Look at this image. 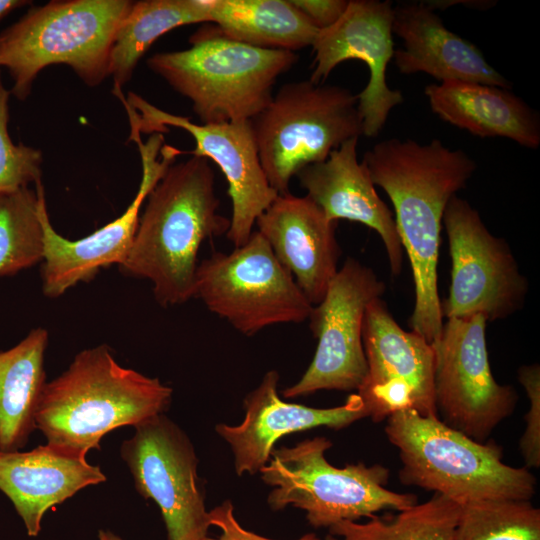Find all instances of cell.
Listing matches in <instances>:
<instances>
[{"label":"cell","instance_id":"603a6c76","mask_svg":"<svg viewBox=\"0 0 540 540\" xmlns=\"http://www.w3.org/2000/svg\"><path fill=\"white\" fill-rule=\"evenodd\" d=\"M431 110L443 121L481 137H502L537 149L540 116L511 89L457 80L425 87Z\"/></svg>","mask_w":540,"mask_h":540},{"label":"cell","instance_id":"5bb4252c","mask_svg":"<svg viewBox=\"0 0 540 540\" xmlns=\"http://www.w3.org/2000/svg\"><path fill=\"white\" fill-rule=\"evenodd\" d=\"M385 284L375 272L348 257L331 280L323 300L314 305L309 328L318 340L312 362L294 385L283 390L285 398L319 390H357L367 363L362 342L367 306L381 298Z\"/></svg>","mask_w":540,"mask_h":540},{"label":"cell","instance_id":"4fadbf2b","mask_svg":"<svg viewBox=\"0 0 540 540\" xmlns=\"http://www.w3.org/2000/svg\"><path fill=\"white\" fill-rule=\"evenodd\" d=\"M126 108L130 125L140 133L168 132L167 126L187 131L195 141L188 153L213 161L228 183L232 204L227 239L239 247L254 231L258 217L279 195L262 168L250 120L197 124L189 118L166 112L140 95L118 97Z\"/></svg>","mask_w":540,"mask_h":540},{"label":"cell","instance_id":"8992f818","mask_svg":"<svg viewBox=\"0 0 540 540\" xmlns=\"http://www.w3.org/2000/svg\"><path fill=\"white\" fill-rule=\"evenodd\" d=\"M133 2L58 0L30 8L0 32V67L13 81L10 93L24 101L39 72L52 64L68 65L88 86L102 83L115 34Z\"/></svg>","mask_w":540,"mask_h":540},{"label":"cell","instance_id":"44dd1931","mask_svg":"<svg viewBox=\"0 0 540 540\" xmlns=\"http://www.w3.org/2000/svg\"><path fill=\"white\" fill-rule=\"evenodd\" d=\"M86 454L45 444L26 451H0V491L12 502L27 534L41 530L45 513L78 491L105 482Z\"/></svg>","mask_w":540,"mask_h":540},{"label":"cell","instance_id":"8fae6325","mask_svg":"<svg viewBox=\"0 0 540 540\" xmlns=\"http://www.w3.org/2000/svg\"><path fill=\"white\" fill-rule=\"evenodd\" d=\"M486 324L481 315L449 318L432 345L437 413L444 423L478 442L487 441L518 400L512 386L500 385L492 375Z\"/></svg>","mask_w":540,"mask_h":540},{"label":"cell","instance_id":"4316f807","mask_svg":"<svg viewBox=\"0 0 540 540\" xmlns=\"http://www.w3.org/2000/svg\"><path fill=\"white\" fill-rule=\"evenodd\" d=\"M461 503L434 495L397 515L373 516L366 523L341 521L329 528L343 540H455Z\"/></svg>","mask_w":540,"mask_h":540},{"label":"cell","instance_id":"836d02e7","mask_svg":"<svg viewBox=\"0 0 540 540\" xmlns=\"http://www.w3.org/2000/svg\"><path fill=\"white\" fill-rule=\"evenodd\" d=\"M31 3L26 0H0V22L12 11Z\"/></svg>","mask_w":540,"mask_h":540},{"label":"cell","instance_id":"cb8c5ba5","mask_svg":"<svg viewBox=\"0 0 540 540\" xmlns=\"http://www.w3.org/2000/svg\"><path fill=\"white\" fill-rule=\"evenodd\" d=\"M46 329H32L12 348L0 352V451L23 448L36 429L35 414L46 384Z\"/></svg>","mask_w":540,"mask_h":540},{"label":"cell","instance_id":"d590c367","mask_svg":"<svg viewBox=\"0 0 540 540\" xmlns=\"http://www.w3.org/2000/svg\"><path fill=\"white\" fill-rule=\"evenodd\" d=\"M324 540H339L336 536L332 535V534H328Z\"/></svg>","mask_w":540,"mask_h":540},{"label":"cell","instance_id":"1f68e13d","mask_svg":"<svg viewBox=\"0 0 540 540\" xmlns=\"http://www.w3.org/2000/svg\"><path fill=\"white\" fill-rule=\"evenodd\" d=\"M210 526L220 530L216 538L207 536L204 540H273L244 529L234 516L230 500L222 502L208 512ZM297 540H321L314 533H307Z\"/></svg>","mask_w":540,"mask_h":540},{"label":"cell","instance_id":"2e32d148","mask_svg":"<svg viewBox=\"0 0 540 540\" xmlns=\"http://www.w3.org/2000/svg\"><path fill=\"white\" fill-rule=\"evenodd\" d=\"M362 342L367 373L357 394L368 417L379 423L406 409L438 416L434 348L418 333L402 329L382 298L366 308Z\"/></svg>","mask_w":540,"mask_h":540},{"label":"cell","instance_id":"d4e9b609","mask_svg":"<svg viewBox=\"0 0 540 540\" xmlns=\"http://www.w3.org/2000/svg\"><path fill=\"white\" fill-rule=\"evenodd\" d=\"M209 22L225 37L262 49L296 52L319 30L290 0H204Z\"/></svg>","mask_w":540,"mask_h":540},{"label":"cell","instance_id":"7c38bea8","mask_svg":"<svg viewBox=\"0 0 540 540\" xmlns=\"http://www.w3.org/2000/svg\"><path fill=\"white\" fill-rule=\"evenodd\" d=\"M134 428L120 455L137 492L158 505L168 540H204L211 527L209 511L190 439L164 413Z\"/></svg>","mask_w":540,"mask_h":540},{"label":"cell","instance_id":"6da1fadb","mask_svg":"<svg viewBox=\"0 0 540 540\" xmlns=\"http://www.w3.org/2000/svg\"><path fill=\"white\" fill-rule=\"evenodd\" d=\"M362 162L393 204L397 232L409 257L415 287L410 326L434 345L443 326L437 288L443 215L449 200L474 174L476 162L439 139L420 144L398 138L376 143Z\"/></svg>","mask_w":540,"mask_h":540},{"label":"cell","instance_id":"83f0119b","mask_svg":"<svg viewBox=\"0 0 540 540\" xmlns=\"http://www.w3.org/2000/svg\"><path fill=\"white\" fill-rule=\"evenodd\" d=\"M39 192L29 187L0 195V277L13 276L43 260Z\"/></svg>","mask_w":540,"mask_h":540},{"label":"cell","instance_id":"f1b7e54d","mask_svg":"<svg viewBox=\"0 0 540 540\" xmlns=\"http://www.w3.org/2000/svg\"><path fill=\"white\" fill-rule=\"evenodd\" d=\"M455 540H540V510L530 500L463 502Z\"/></svg>","mask_w":540,"mask_h":540},{"label":"cell","instance_id":"ac0fdd59","mask_svg":"<svg viewBox=\"0 0 540 540\" xmlns=\"http://www.w3.org/2000/svg\"><path fill=\"white\" fill-rule=\"evenodd\" d=\"M279 373L268 371L244 399L245 416L236 426L220 423L216 432L231 447L238 475L255 474L264 467L275 443L283 436L325 426L335 430L368 417L360 396L351 394L345 404L313 408L284 402L278 396Z\"/></svg>","mask_w":540,"mask_h":540},{"label":"cell","instance_id":"f546056e","mask_svg":"<svg viewBox=\"0 0 540 540\" xmlns=\"http://www.w3.org/2000/svg\"><path fill=\"white\" fill-rule=\"evenodd\" d=\"M0 73V195L41 182L43 162L39 149L14 144L9 136V97Z\"/></svg>","mask_w":540,"mask_h":540},{"label":"cell","instance_id":"e575fe53","mask_svg":"<svg viewBox=\"0 0 540 540\" xmlns=\"http://www.w3.org/2000/svg\"><path fill=\"white\" fill-rule=\"evenodd\" d=\"M98 539L99 540H123L118 535L112 533L108 530H99L98 532Z\"/></svg>","mask_w":540,"mask_h":540},{"label":"cell","instance_id":"30bf717a","mask_svg":"<svg viewBox=\"0 0 540 540\" xmlns=\"http://www.w3.org/2000/svg\"><path fill=\"white\" fill-rule=\"evenodd\" d=\"M443 224L452 260L449 296L441 302L443 317L481 315L488 322L520 310L528 282L506 241L491 234L479 212L456 195L446 206Z\"/></svg>","mask_w":540,"mask_h":540},{"label":"cell","instance_id":"d6a6232c","mask_svg":"<svg viewBox=\"0 0 540 540\" xmlns=\"http://www.w3.org/2000/svg\"><path fill=\"white\" fill-rule=\"evenodd\" d=\"M318 30L334 25L344 14L347 0H290Z\"/></svg>","mask_w":540,"mask_h":540},{"label":"cell","instance_id":"4dcf8cb0","mask_svg":"<svg viewBox=\"0 0 540 540\" xmlns=\"http://www.w3.org/2000/svg\"><path fill=\"white\" fill-rule=\"evenodd\" d=\"M518 380L524 387L529 410L525 414L526 427L519 441V449L526 468L540 466V367L524 365L518 369Z\"/></svg>","mask_w":540,"mask_h":540},{"label":"cell","instance_id":"7402d4cb","mask_svg":"<svg viewBox=\"0 0 540 540\" xmlns=\"http://www.w3.org/2000/svg\"><path fill=\"white\" fill-rule=\"evenodd\" d=\"M393 34L403 40L394 62L402 74L424 72L440 82L457 80L511 89V83L470 41L450 31L427 2L393 7Z\"/></svg>","mask_w":540,"mask_h":540},{"label":"cell","instance_id":"7a4b0ae2","mask_svg":"<svg viewBox=\"0 0 540 540\" xmlns=\"http://www.w3.org/2000/svg\"><path fill=\"white\" fill-rule=\"evenodd\" d=\"M130 249L118 266L146 279L158 304L194 298L201 244L226 234L230 219L218 213L215 174L209 160L191 156L172 163L147 196Z\"/></svg>","mask_w":540,"mask_h":540},{"label":"cell","instance_id":"3957f363","mask_svg":"<svg viewBox=\"0 0 540 540\" xmlns=\"http://www.w3.org/2000/svg\"><path fill=\"white\" fill-rule=\"evenodd\" d=\"M173 390L158 378L120 365L105 344L76 354L69 367L46 382L36 429L47 443L87 454L104 435L164 413Z\"/></svg>","mask_w":540,"mask_h":540},{"label":"cell","instance_id":"ba28073f","mask_svg":"<svg viewBox=\"0 0 540 540\" xmlns=\"http://www.w3.org/2000/svg\"><path fill=\"white\" fill-rule=\"evenodd\" d=\"M250 121L262 168L278 194L289 193L302 168L363 135L357 95L309 79L283 84Z\"/></svg>","mask_w":540,"mask_h":540},{"label":"cell","instance_id":"5b68a950","mask_svg":"<svg viewBox=\"0 0 540 540\" xmlns=\"http://www.w3.org/2000/svg\"><path fill=\"white\" fill-rule=\"evenodd\" d=\"M385 434L398 450L399 481L450 497L460 503L481 499L530 500L537 480L526 467L503 462L494 441L478 442L438 416L414 409L392 413Z\"/></svg>","mask_w":540,"mask_h":540},{"label":"cell","instance_id":"ffe728a7","mask_svg":"<svg viewBox=\"0 0 540 540\" xmlns=\"http://www.w3.org/2000/svg\"><path fill=\"white\" fill-rule=\"evenodd\" d=\"M358 139L345 141L326 160L305 166L296 177L329 220L358 222L376 231L385 246L391 272L398 275L404 249L391 210L377 194L365 164L358 161Z\"/></svg>","mask_w":540,"mask_h":540},{"label":"cell","instance_id":"52a82bcc","mask_svg":"<svg viewBox=\"0 0 540 540\" xmlns=\"http://www.w3.org/2000/svg\"><path fill=\"white\" fill-rule=\"evenodd\" d=\"M331 446L326 437H314L272 450V459L259 472L263 482L274 487L267 499L273 510L292 505L306 512L314 528H330L341 521L372 518L381 510L402 511L418 503L413 493L386 488L389 470L380 464L332 466L325 458Z\"/></svg>","mask_w":540,"mask_h":540},{"label":"cell","instance_id":"d6986e66","mask_svg":"<svg viewBox=\"0 0 540 540\" xmlns=\"http://www.w3.org/2000/svg\"><path fill=\"white\" fill-rule=\"evenodd\" d=\"M337 223L307 195L290 192L279 194L256 220L257 231L313 306L338 271Z\"/></svg>","mask_w":540,"mask_h":540},{"label":"cell","instance_id":"9c48e42d","mask_svg":"<svg viewBox=\"0 0 540 540\" xmlns=\"http://www.w3.org/2000/svg\"><path fill=\"white\" fill-rule=\"evenodd\" d=\"M194 297L246 336L304 322L313 307L257 230L233 251L199 262Z\"/></svg>","mask_w":540,"mask_h":540},{"label":"cell","instance_id":"484cf974","mask_svg":"<svg viewBox=\"0 0 540 540\" xmlns=\"http://www.w3.org/2000/svg\"><path fill=\"white\" fill-rule=\"evenodd\" d=\"M201 22H209L204 0L134 1L115 34L110 52L112 92L122 90L139 60L158 38L177 27Z\"/></svg>","mask_w":540,"mask_h":540},{"label":"cell","instance_id":"277c9868","mask_svg":"<svg viewBox=\"0 0 540 540\" xmlns=\"http://www.w3.org/2000/svg\"><path fill=\"white\" fill-rule=\"evenodd\" d=\"M191 47L160 52L148 68L192 103L200 124L251 120L271 101L273 87L298 61L296 52L253 47L202 27Z\"/></svg>","mask_w":540,"mask_h":540},{"label":"cell","instance_id":"9a60e30c","mask_svg":"<svg viewBox=\"0 0 540 540\" xmlns=\"http://www.w3.org/2000/svg\"><path fill=\"white\" fill-rule=\"evenodd\" d=\"M130 139L138 146L142 163V178L138 191L127 209L116 219L81 239L70 240L53 228L46 207L42 182L39 192V217L43 227V260L41 268L42 292L57 298L80 282L92 280L102 268L118 266L125 259L132 244L140 217V208L148 194L167 168L181 153L164 145L163 135L153 133L146 143L140 132L131 128Z\"/></svg>","mask_w":540,"mask_h":540},{"label":"cell","instance_id":"e0dca14e","mask_svg":"<svg viewBox=\"0 0 540 540\" xmlns=\"http://www.w3.org/2000/svg\"><path fill=\"white\" fill-rule=\"evenodd\" d=\"M393 6L390 1L350 0L342 17L319 30L313 44V70L309 80L323 83L340 63L359 60L369 70V80L357 95L363 135L377 136L404 97L386 80L394 56Z\"/></svg>","mask_w":540,"mask_h":540}]
</instances>
